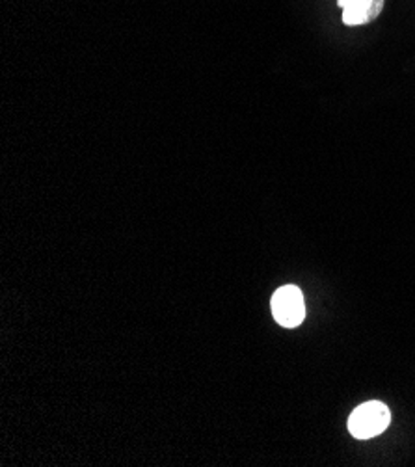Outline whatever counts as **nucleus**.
Returning <instances> with one entry per match:
<instances>
[{"label":"nucleus","mask_w":415,"mask_h":467,"mask_svg":"<svg viewBox=\"0 0 415 467\" xmlns=\"http://www.w3.org/2000/svg\"><path fill=\"white\" fill-rule=\"evenodd\" d=\"M343 10V23L348 26H359L373 23L384 10L386 0H339Z\"/></svg>","instance_id":"nucleus-3"},{"label":"nucleus","mask_w":415,"mask_h":467,"mask_svg":"<svg viewBox=\"0 0 415 467\" xmlns=\"http://www.w3.org/2000/svg\"><path fill=\"white\" fill-rule=\"evenodd\" d=\"M391 421V413L384 402L371 400L358 406L350 419H348V431L358 440H368L382 434Z\"/></svg>","instance_id":"nucleus-1"},{"label":"nucleus","mask_w":415,"mask_h":467,"mask_svg":"<svg viewBox=\"0 0 415 467\" xmlns=\"http://www.w3.org/2000/svg\"><path fill=\"white\" fill-rule=\"evenodd\" d=\"M270 307L275 322L284 328H296L306 318L304 295L296 285H285L275 291Z\"/></svg>","instance_id":"nucleus-2"}]
</instances>
